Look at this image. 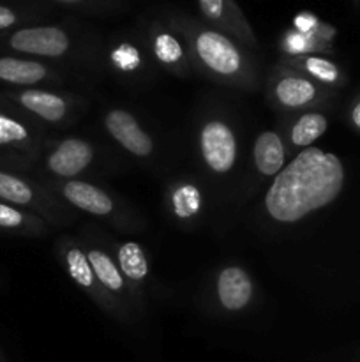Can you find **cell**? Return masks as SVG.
<instances>
[{"label": "cell", "instance_id": "cell-10", "mask_svg": "<svg viewBox=\"0 0 360 362\" xmlns=\"http://www.w3.org/2000/svg\"><path fill=\"white\" fill-rule=\"evenodd\" d=\"M18 103L23 106L28 112L35 113L41 119L48 120V122H59L64 119L67 112V105L60 95L49 94L44 90H35V88H28V90L16 94Z\"/></svg>", "mask_w": 360, "mask_h": 362}, {"label": "cell", "instance_id": "cell-21", "mask_svg": "<svg viewBox=\"0 0 360 362\" xmlns=\"http://www.w3.org/2000/svg\"><path fill=\"white\" fill-rule=\"evenodd\" d=\"M304 67H306L307 73L313 74L320 81H325V83H335L339 80V67L330 60L321 59V57H307Z\"/></svg>", "mask_w": 360, "mask_h": 362}, {"label": "cell", "instance_id": "cell-13", "mask_svg": "<svg viewBox=\"0 0 360 362\" xmlns=\"http://www.w3.org/2000/svg\"><path fill=\"white\" fill-rule=\"evenodd\" d=\"M275 95H277L279 103H282L284 106L299 108V106L313 101L314 95H316V87L309 80H304V78H282L277 87H275Z\"/></svg>", "mask_w": 360, "mask_h": 362}, {"label": "cell", "instance_id": "cell-23", "mask_svg": "<svg viewBox=\"0 0 360 362\" xmlns=\"http://www.w3.org/2000/svg\"><path fill=\"white\" fill-rule=\"evenodd\" d=\"M27 225V216L14 205L0 202V228L20 230Z\"/></svg>", "mask_w": 360, "mask_h": 362}, {"label": "cell", "instance_id": "cell-3", "mask_svg": "<svg viewBox=\"0 0 360 362\" xmlns=\"http://www.w3.org/2000/svg\"><path fill=\"white\" fill-rule=\"evenodd\" d=\"M6 45L13 52L25 53V55L60 57L69 49L71 39L64 28L55 25H41V27L18 28L7 37Z\"/></svg>", "mask_w": 360, "mask_h": 362}, {"label": "cell", "instance_id": "cell-5", "mask_svg": "<svg viewBox=\"0 0 360 362\" xmlns=\"http://www.w3.org/2000/svg\"><path fill=\"white\" fill-rule=\"evenodd\" d=\"M106 127H108L109 134L131 154L148 156L152 152V147H154L152 140L131 113L124 112V110H113L106 117Z\"/></svg>", "mask_w": 360, "mask_h": 362}, {"label": "cell", "instance_id": "cell-26", "mask_svg": "<svg viewBox=\"0 0 360 362\" xmlns=\"http://www.w3.org/2000/svg\"><path fill=\"white\" fill-rule=\"evenodd\" d=\"M313 34H300V32H293L286 37V46H288L292 52H306V49L313 48Z\"/></svg>", "mask_w": 360, "mask_h": 362}, {"label": "cell", "instance_id": "cell-6", "mask_svg": "<svg viewBox=\"0 0 360 362\" xmlns=\"http://www.w3.org/2000/svg\"><path fill=\"white\" fill-rule=\"evenodd\" d=\"M90 161V145L78 138H67L49 154L48 168L60 177H73L83 172Z\"/></svg>", "mask_w": 360, "mask_h": 362}, {"label": "cell", "instance_id": "cell-2", "mask_svg": "<svg viewBox=\"0 0 360 362\" xmlns=\"http://www.w3.org/2000/svg\"><path fill=\"white\" fill-rule=\"evenodd\" d=\"M191 39H193L196 55L201 62L217 74H235L242 67V53L235 42L226 37L222 32L214 28H203L191 25Z\"/></svg>", "mask_w": 360, "mask_h": 362}, {"label": "cell", "instance_id": "cell-22", "mask_svg": "<svg viewBox=\"0 0 360 362\" xmlns=\"http://www.w3.org/2000/svg\"><path fill=\"white\" fill-rule=\"evenodd\" d=\"M173 202H175L176 214L182 216V218H187V216L194 214L198 211L200 197H198V191L193 186H184L176 191Z\"/></svg>", "mask_w": 360, "mask_h": 362}, {"label": "cell", "instance_id": "cell-15", "mask_svg": "<svg viewBox=\"0 0 360 362\" xmlns=\"http://www.w3.org/2000/svg\"><path fill=\"white\" fill-rule=\"evenodd\" d=\"M88 262H90V267L94 271L95 278L101 281L102 286H106L112 292H120L124 286L122 274H120L119 267H115V264L112 262V258L108 255H104L102 251L92 250L87 255Z\"/></svg>", "mask_w": 360, "mask_h": 362}, {"label": "cell", "instance_id": "cell-17", "mask_svg": "<svg viewBox=\"0 0 360 362\" xmlns=\"http://www.w3.org/2000/svg\"><path fill=\"white\" fill-rule=\"evenodd\" d=\"M327 119L321 113H306L299 119V122L292 129V141L293 145L299 147H307L314 140L321 136L327 131Z\"/></svg>", "mask_w": 360, "mask_h": 362}, {"label": "cell", "instance_id": "cell-24", "mask_svg": "<svg viewBox=\"0 0 360 362\" xmlns=\"http://www.w3.org/2000/svg\"><path fill=\"white\" fill-rule=\"evenodd\" d=\"M113 62L122 69H134L140 64V53L129 45H120L112 55Z\"/></svg>", "mask_w": 360, "mask_h": 362}, {"label": "cell", "instance_id": "cell-25", "mask_svg": "<svg viewBox=\"0 0 360 362\" xmlns=\"http://www.w3.org/2000/svg\"><path fill=\"white\" fill-rule=\"evenodd\" d=\"M293 25H295V30L300 32V34H313L318 28V20L314 14L304 11V13L296 14L295 20H293Z\"/></svg>", "mask_w": 360, "mask_h": 362}, {"label": "cell", "instance_id": "cell-4", "mask_svg": "<svg viewBox=\"0 0 360 362\" xmlns=\"http://www.w3.org/2000/svg\"><path fill=\"white\" fill-rule=\"evenodd\" d=\"M201 154L214 172H229L236 159V140L233 131L224 122L212 120L201 129Z\"/></svg>", "mask_w": 360, "mask_h": 362}, {"label": "cell", "instance_id": "cell-18", "mask_svg": "<svg viewBox=\"0 0 360 362\" xmlns=\"http://www.w3.org/2000/svg\"><path fill=\"white\" fill-rule=\"evenodd\" d=\"M28 138H30V131L25 124L0 112V148L20 147L27 144Z\"/></svg>", "mask_w": 360, "mask_h": 362}, {"label": "cell", "instance_id": "cell-28", "mask_svg": "<svg viewBox=\"0 0 360 362\" xmlns=\"http://www.w3.org/2000/svg\"><path fill=\"white\" fill-rule=\"evenodd\" d=\"M56 4H62V6H71V7H83V6H95L101 0H53Z\"/></svg>", "mask_w": 360, "mask_h": 362}, {"label": "cell", "instance_id": "cell-20", "mask_svg": "<svg viewBox=\"0 0 360 362\" xmlns=\"http://www.w3.org/2000/svg\"><path fill=\"white\" fill-rule=\"evenodd\" d=\"M66 260L69 274L73 276L74 281L80 286H83V288H90L94 285V271H92L88 258L80 250H74L73 247V250L67 251Z\"/></svg>", "mask_w": 360, "mask_h": 362}, {"label": "cell", "instance_id": "cell-16", "mask_svg": "<svg viewBox=\"0 0 360 362\" xmlns=\"http://www.w3.org/2000/svg\"><path fill=\"white\" fill-rule=\"evenodd\" d=\"M119 264H120V271H122L127 278L133 279V281H141V279L147 278L148 274L147 257H145L140 244L126 243L124 246H120Z\"/></svg>", "mask_w": 360, "mask_h": 362}, {"label": "cell", "instance_id": "cell-19", "mask_svg": "<svg viewBox=\"0 0 360 362\" xmlns=\"http://www.w3.org/2000/svg\"><path fill=\"white\" fill-rule=\"evenodd\" d=\"M154 53L162 64H176L184 57V48L172 32L159 30L154 35Z\"/></svg>", "mask_w": 360, "mask_h": 362}, {"label": "cell", "instance_id": "cell-11", "mask_svg": "<svg viewBox=\"0 0 360 362\" xmlns=\"http://www.w3.org/2000/svg\"><path fill=\"white\" fill-rule=\"evenodd\" d=\"M48 69L41 62L18 57H0V81L11 85H34L44 80Z\"/></svg>", "mask_w": 360, "mask_h": 362}, {"label": "cell", "instance_id": "cell-27", "mask_svg": "<svg viewBox=\"0 0 360 362\" xmlns=\"http://www.w3.org/2000/svg\"><path fill=\"white\" fill-rule=\"evenodd\" d=\"M20 21V14H18L16 9H13L11 6H6V4H0V32L9 30L11 27Z\"/></svg>", "mask_w": 360, "mask_h": 362}, {"label": "cell", "instance_id": "cell-8", "mask_svg": "<svg viewBox=\"0 0 360 362\" xmlns=\"http://www.w3.org/2000/svg\"><path fill=\"white\" fill-rule=\"evenodd\" d=\"M217 296L226 310L236 311L246 308L253 296V283L247 272L240 267L224 269L219 276Z\"/></svg>", "mask_w": 360, "mask_h": 362}, {"label": "cell", "instance_id": "cell-9", "mask_svg": "<svg viewBox=\"0 0 360 362\" xmlns=\"http://www.w3.org/2000/svg\"><path fill=\"white\" fill-rule=\"evenodd\" d=\"M64 197L76 205L78 209L85 212H90L95 216H106L112 212L113 204L109 200L108 194L101 191L99 187L92 186V184L80 182V180H73L67 182L64 187Z\"/></svg>", "mask_w": 360, "mask_h": 362}, {"label": "cell", "instance_id": "cell-1", "mask_svg": "<svg viewBox=\"0 0 360 362\" xmlns=\"http://www.w3.org/2000/svg\"><path fill=\"white\" fill-rule=\"evenodd\" d=\"M344 166L332 152L309 147L300 152L272 182L265 205L275 221L295 223L339 197Z\"/></svg>", "mask_w": 360, "mask_h": 362}, {"label": "cell", "instance_id": "cell-7", "mask_svg": "<svg viewBox=\"0 0 360 362\" xmlns=\"http://www.w3.org/2000/svg\"><path fill=\"white\" fill-rule=\"evenodd\" d=\"M198 7L208 23L233 32L239 37L253 39L251 27L240 13L235 0H198Z\"/></svg>", "mask_w": 360, "mask_h": 362}, {"label": "cell", "instance_id": "cell-14", "mask_svg": "<svg viewBox=\"0 0 360 362\" xmlns=\"http://www.w3.org/2000/svg\"><path fill=\"white\" fill-rule=\"evenodd\" d=\"M0 202L9 205H30L34 202V189L27 180L13 175V173L0 172Z\"/></svg>", "mask_w": 360, "mask_h": 362}, {"label": "cell", "instance_id": "cell-29", "mask_svg": "<svg viewBox=\"0 0 360 362\" xmlns=\"http://www.w3.org/2000/svg\"><path fill=\"white\" fill-rule=\"evenodd\" d=\"M352 120H353V124H355V126L360 129V101L356 103L355 106H353V110H352Z\"/></svg>", "mask_w": 360, "mask_h": 362}, {"label": "cell", "instance_id": "cell-12", "mask_svg": "<svg viewBox=\"0 0 360 362\" xmlns=\"http://www.w3.org/2000/svg\"><path fill=\"white\" fill-rule=\"evenodd\" d=\"M284 145L279 134L267 131L254 144V163L263 175H277L284 165Z\"/></svg>", "mask_w": 360, "mask_h": 362}]
</instances>
